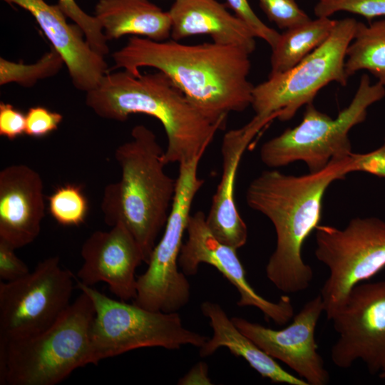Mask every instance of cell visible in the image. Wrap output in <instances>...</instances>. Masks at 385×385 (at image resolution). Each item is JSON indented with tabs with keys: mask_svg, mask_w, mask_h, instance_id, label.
<instances>
[{
	"mask_svg": "<svg viewBox=\"0 0 385 385\" xmlns=\"http://www.w3.org/2000/svg\"><path fill=\"white\" fill-rule=\"evenodd\" d=\"M384 96L385 87L371 83L368 74H362L351 103L336 118L317 110L313 103L307 104L299 124L262 144V162L277 168L303 161L309 173H317L333 160L348 158L352 153L350 130L364 122L369 107Z\"/></svg>",
	"mask_w": 385,
	"mask_h": 385,
	"instance_id": "cell-6",
	"label": "cell"
},
{
	"mask_svg": "<svg viewBox=\"0 0 385 385\" xmlns=\"http://www.w3.org/2000/svg\"><path fill=\"white\" fill-rule=\"evenodd\" d=\"M356 24L353 18L337 20L329 38L297 65L254 86L251 106L255 115L271 121L289 120L302 106L313 103L327 84L345 86L349 79L344 68L346 49Z\"/></svg>",
	"mask_w": 385,
	"mask_h": 385,
	"instance_id": "cell-9",
	"label": "cell"
},
{
	"mask_svg": "<svg viewBox=\"0 0 385 385\" xmlns=\"http://www.w3.org/2000/svg\"><path fill=\"white\" fill-rule=\"evenodd\" d=\"M29 11L62 57L74 87L88 92L97 87L108 73L104 56L88 43L82 29L70 24L58 4L44 0H2Z\"/></svg>",
	"mask_w": 385,
	"mask_h": 385,
	"instance_id": "cell-16",
	"label": "cell"
},
{
	"mask_svg": "<svg viewBox=\"0 0 385 385\" xmlns=\"http://www.w3.org/2000/svg\"><path fill=\"white\" fill-rule=\"evenodd\" d=\"M345 73L370 72L385 87V19L366 25L357 21L353 40L346 49Z\"/></svg>",
	"mask_w": 385,
	"mask_h": 385,
	"instance_id": "cell-23",
	"label": "cell"
},
{
	"mask_svg": "<svg viewBox=\"0 0 385 385\" xmlns=\"http://www.w3.org/2000/svg\"><path fill=\"white\" fill-rule=\"evenodd\" d=\"M168 12L174 41L207 34L214 43L238 47L249 54L256 49L252 30L217 0H175Z\"/></svg>",
	"mask_w": 385,
	"mask_h": 385,
	"instance_id": "cell-19",
	"label": "cell"
},
{
	"mask_svg": "<svg viewBox=\"0 0 385 385\" xmlns=\"http://www.w3.org/2000/svg\"><path fill=\"white\" fill-rule=\"evenodd\" d=\"M315 232L316 258L329 271L320 295L330 320L354 287L385 267V221L356 217L343 229L319 225Z\"/></svg>",
	"mask_w": 385,
	"mask_h": 385,
	"instance_id": "cell-10",
	"label": "cell"
},
{
	"mask_svg": "<svg viewBox=\"0 0 385 385\" xmlns=\"http://www.w3.org/2000/svg\"><path fill=\"white\" fill-rule=\"evenodd\" d=\"M178 384L180 385L212 384L207 364L203 361L197 363L179 379Z\"/></svg>",
	"mask_w": 385,
	"mask_h": 385,
	"instance_id": "cell-34",
	"label": "cell"
},
{
	"mask_svg": "<svg viewBox=\"0 0 385 385\" xmlns=\"http://www.w3.org/2000/svg\"><path fill=\"white\" fill-rule=\"evenodd\" d=\"M202 314L210 319L212 335L200 348V356L206 357L221 347L243 358L262 377L272 383L308 385L299 376L286 371L275 359L241 332L217 303L205 301L200 305Z\"/></svg>",
	"mask_w": 385,
	"mask_h": 385,
	"instance_id": "cell-20",
	"label": "cell"
},
{
	"mask_svg": "<svg viewBox=\"0 0 385 385\" xmlns=\"http://www.w3.org/2000/svg\"><path fill=\"white\" fill-rule=\"evenodd\" d=\"M349 160L350 155L333 160L319 172L299 176L265 170L250 183L247 205L266 216L275 230L276 247L265 271L279 290L294 294L309 287L313 271L302 259V247L319 225L327 189L349 173Z\"/></svg>",
	"mask_w": 385,
	"mask_h": 385,
	"instance_id": "cell-2",
	"label": "cell"
},
{
	"mask_svg": "<svg viewBox=\"0 0 385 385\" xmlns=\"http://www.w3.org/2000/svg\"><path fill=\"white\" fill-rule=\"evenodd\" d=\"M324 312L322 296L304 304L290 324L275 330L244 318H231L245 335L274 359L284 363L308 385H326L330 376L317 351L315 329Z\"/></svg>",
	"mask_w": 385,
	"mask_h": 385,
	"instance_id": "cell-14",
	"label": "cell"
},
{
	"mask_svg": "<svg viewBox=\"0 0 385 385\" xmlns=\"http://www.w3.org/2000/svg\"><path fill=\"white\" fill-rule=\"evenodd\" d=\"M337 20L317 17L280 34L270 57L269 76L285 72L319 47L332 34Z\"/></svg>",
	"mask_w": 385,
	"mask_h": 385,
	"instance_id": "cell-22",
	"label": "cell"
},
{
	"mask_svg": "<svg viewBox=\"0 0 385 385\" xmlns=\"http://www.w3.org/2000/svg\"><path fill=\"white\" fill-rule=\"evenodd\" d=\"M93 302L83 292L46 330L0 344V384L56 385L92 364Z\"/></svg>",
	"mask_w": 385,
	"mask_h": 385,
	"instance_id": "cell-5",
	"label": "cell"
},
{
	"mask_svg": "<svg viewBox=\"0 0 385 385\" xmlns=\"http://www.w3.org/2000/svg\"><path fill=\"white\" fill-rule=\"evenodd\" d=\"M86 103L102 118L125 121L131 114L158 119L167 137L166 164H178L205 153L225 122L205 115L163 72L134 76L126 71L107 73Z\"/></svg>",
	"mask_w": 385,
	"mask_h": 385,
	"instance_id": "cell-3",
	"label": "cell"
},
{
	"mask_svg": "<svg viewBox=\"0 0 385 385\" xmlns=\"http://www.w3.org/2000/svg\"><path fill=\"white\" fill-rule=\"evenodd\" d=\"M76 287L91 299L95 315L91 327L92 364L145 347L200 348L207 337L185 328L178 312L165 313L111 298L76 279Z\"/></svg>",
	"mask_w": 385,
	"mask_h": 385,
	"instance_id": "cell-7",
	"label": "cell"
},
{
	"mask_svg": "<svg viewBox=\"0 0 385 385\" xmlns=\"http://www.w3.org/2000/svg\"><path fill=\"white\" fill-rule=\"evenodd\" d=\"M202 155L179 164L175 192L163 235L153 250L147 270L137 277V294L133 302L139 307L178 312L190 300V283L178 270V258L194 197L205 182L197 175Z\"/></svg>",
	"mask_w": 385,
	"mask_h": 385,
	"instance_id": "cell-8",
	"label": "cell"
},
{
	"mask_svg": "<svg viewBox=\"0 0 385 385\" xmlns=\"http://www.w3.org/2000/svg\"><path fill=\"white\" fill-rule=\"evenodd\" d=\"M76 279L58 256L39 262L33 272L0 282V344L50 327L71 304Z\"/></svg>",
	"mask_w": 385,
	"mask_h": 385,
	"instance_id": "cell-11",
	"label": "cell"
},
{
	"mask_svg": "<svg viewBox=\"0 0 385 385\" xmlns=\"http://www.w3.org/2000/svg\"><path fill=\"white\" fill-rule=\"evenodd\" d=\"M250 55L240 48L214 42L185 45L135 36L112 58L115 68L134 76L145 66L163 72L205 115L226 123L229 113L242 112L251 106Z\"/></svg>",
	"mask_w": 385,
	"mask_h": 385,
	"instance_id": "cell-1",
	"label": "cell"
},
{
	"mask_svg": "<svg viewBox=\"0 0 385 385\" xmlns=\"http://www.w3.org/2000/svg\"><path fill=\"white\" fill-rule=\"evenodd\" d=\"M365 172L378 177L385 178V146L366 153L350 155L349 173Z\"/></svg>",
	"mask_w": 385,
	"mask_h": 385,
	"instance_id": "cell-31",
	"label": "cell"
},
{
	"mask_svg": "<svg viewBox=\"0 0 385 385\" xmlns=\"http://www.w3.org/2000/svg\"><path fill=\"white\" fill-rule=\"evenodd\" d=\"M57 4L66 17L81 27L88 43L95 51L103 56L109 53L108 39L95 16L83 11L75 0H58Z\"/></svg>",
	"mask_w": 385,
	"mask_h": 385,
	"instance_id": "cell-26",
	"label": "cell"
},
{
	"mask_svg": "<svg viewBox=\"0 0 385 385\" xmlns=\"http://www.w3.org/2000/svg\"><path fill=\"white\" fill-rule=\"evenodd\" d=\"M330 320L339 338L331 349L341 369L362 361L369 373L385 366V279L359 283L349 293Z\"/></svg>",
	"mask_w": 385,
	"mask_h": 385,
	"instance_id": "cell-12",
	"label": "cell"
},
{
	"mask_svg": "<svg viewBox=\"0 0 385 385\" xmlns=\"http://www.w3.org/2000/svg\"><path fill=\"white\" fill-rule=\"evenodd\" d=\"M65 64L52 46L36 63L24 64L0 58V85L16 83L24 87H31L39 80L56 75Z\"/></svg>",
	"mask_w": 385,
	"mask_h": 385,
	"instance_id": "cell-24",
	"label": "cell"
},
{
	"mask_svg": "<svg viewBox=\"0 0 385 385\" xmlns=\"http://www.w3.org/2000/svg\"><path fill=\"white\" fill-rule=\"evenodd\" d=\"M383 145H384L385 146V138H384V144H383Z\"/></svg>",
	"mask_w": 385,
	"mask_h": 385,
	"instance_id": "cell-37",
	"label": "cell"
},
{
	"mask_svg": "<svg viewBox=\"0 0 385 385\" xmlns=\"http://www.w3.org/2000/svg\"><path fill=\"white\" fill-rule=\"evenodd\" d=\"M235 15L244 21L255 36L266 41L271 48L276 45L280 34L267 26L254 12L247 0H226Z\"/></svg>",
	"mask_w": 385,
	"mask_h": 385,
	"instance_id": "cell-29",
	"label": "cell"
},
{
	"mask_svg": "<svg viewBox=\"0 0 385 385\" xmlns=\"http://www.w3.org/2000/svg\"><path fill=\"white\" fill-rule=\"evenodd\" d=\"M15 248L0 240V279L11 282L30 272L28 266L15 253Z\"/></svg>",
	"mask_w": 385,
	"mask_h": 385,
	"instance_id": "cell-32",
	"label": "cell"
},
{
	"mask_svg": "<svg viewBox=\"0 0 385 385\" xmlns=\"http://www.w3.org/2000/svg\"><path fill=\"white\" fill-rule=\"evenodd\" d=\"M81 254L83 262L76 274L79 282L88 286L106 282L119 299L135 298V271L145 258L124 225L117 223L108 231L93 232L83 242Z\"/></svg>",
	"mask_w": 385,
	"mask_h": 385,
	"instance_id": "cell-15",
	"label": "cell"
},
{
	"mask_svg": "<svg viewBox=\"0 0 385 385\" xmlns=\"http://www.w3.org/2000/svg\"><path fill=\"white\" fill-rule=\"evenodd\" d=\"M26 114L10 103H0V135L14 140L25 133Z\"/></svg>",
	"mask_w": 385,
	"mask_h": 385,
	"instance_id": "cell-33",
	"label": "cell"
},
{
	"mask_svg": "<svg viewBox=\"0 0 385 385\" xmlns=\"http://www.w3.org/2000/svg\"><path fill=\"white\" fill-rule=\"evenodd\" d=\"M379 376L382 379H385V366L379 373Z\"/></svg>",
	"mask_w": 385,
	"mask_h": 385,
	"instance_id": "cell-35",
	"label": "cell"
},
{
	"mask_svg": "<svg viewBox=\"0 0 385 385\" xmlns=\"http://www.w3.org/2000/svg\"><path fill=\"white\" fill-rule=\"evenodd\" d=\"M43 184L40 175L24 164L0 172V240L15 249L39 235L44 217Z\"/></svg>",
	"mask_w": 385,
	"mask_h": 385,
	"instance_id": "cell-17",
	"label": "cell"
},
{
	"mask_svg": "<svg viewBox=\"0 0 385 385\" xmlns=\"http://www.w3.org/2000/svg\"><path fill=\"white\" fill-rule=\"evenodd\" d=\"M339 11L361 16L369 23L375 18L385 17V0H330L318 1L314 9L317 17H330Z\"/></svg>",
	"mask_w": 385,
	"mask_h": 385,
	"instance_id": "cell-27",
	"label": "cell"
},
{
	"mask_svg": "<svg viewBox=\"0 0 385 385\" xmlns=\"http://www.w3.org/2000/svg\"><path fill=\"white\" fill-rule=\"evenodd\" d=\"M63 120V115L43 106L31 107L26 113L25 133L40 138L56 130Z\"/></svg>",
	"mask_w": 385,
	"mask_h": 385,
	"instance_id": "cell-30",
	"label": "cell"
},
{
	"mask_svg": "<svg viewBox=\"0 0 385 385\" xmlns=\"http://www.w3.org/2000/svg\"><path fill=\"white\" fill-rule=\"evenodd\" d=\"M270 122L256 115L244 126L227 132L222 139V172L206 223L222 243L238 250L247 240V227L235 200V184L241 158L255 137Z\"/></svg>",
	"mask_w": 385,
	"mask_h": 385,
	"instance_id": "cell-18",
	"label": "cell"
},
{
	"mask_svg": "<svg viewBox=\"0 0 385 385\" xmlns=\"http://www.w3.org/2000/svg\"><path fill=\"white\" fill-rule=\"evenodd\" d=\"M164 153L151 130L135 125L131 140L115 150L120 179L106 186L101 202L105 222L124 225L146 264L165 226L176 189V179L165 171Z\"/></svg>",
	"mask_w": 385,
	"mask_h": 385,
	"instance_id": "cell-4",
	"label": "cell"
},
{
	"mask_svg": "<svg viewBox=\"0 0 385 385\" xmlns=\"http://www.w3.org/2000/svg\"><path fill=\"white\" fill-rule=\"evenodd\" d=\"M186 232L188 239L183 243L178 258V265L184 274H196L202 263L212 265L238 291L239 307H255L267 321L271 319L279 325L287 324L293 317L294 307L289 297L283 295L277 302H271L251 287L237 250L222 243L212 234L202 211L190 215Z\"/></svg>",
	"mask_w": 385,
	"mask_h": 385,
	"instance_id": "cell-13",
	"label": "cell"
},
{
	"mask_svg": "<svg viewBox=\"0 0 385 385\" xmlns=\"http://www.w3.org/2000/svg\"><path fill=\"white\" fill-rule=\"evenodd\" d=\"M330 1V0H319V1Z\"/></svg>",
	"mask_w": 385,
	"mask_h": 385,
	"instance_id": "cell-36",
	"label": "cell"
},
{
	"mask_svg": "<svg viewBox=\"0 0 385 385\" xmlns=\"http://www.w3.org/2000/svg\"><path fill=\"white\" fill-rule=\"evenodd\" d=\"M48 201L49 212L58 224L76 226L85 221L88 204L80 186L73 184L59 186L48 197Z\"/></svg>",
	"mask_w": 385,
	"mask_h": 385,
	"instance_id": "cell-25",
	"label": "cell"
},
{
	"mask_svg": "<svg viewBox=\"0 0 385 385\" xmlns=\"http://www.w3.org/2000/svg\"><path fill=\"white\" fill-rule=\"evenodd\" d=\"M94 16L108 40L131 34L163 41L171 34L169 12L148 0H99Z\"/></svg>",
	"mask_w": 385,
	"mask_h": 385,
	"instance_id": "cell-21",
	"label": "cell"
},
{
	"mask_svg": "<svg viewBox=\"0 0 385 385\" xmlns=\"http://www.w3.org/2000/svg\"><path fill=\"white\" fill-rule=\"evenodd\" d=\"M258 1L268 19L280 29H291L311 19L298 6L296 0Z\"/></svg>",
	"mask_w": 385,
	"mask_h": 385,
	"instance_id": "cell-28",
	"label": "cell"
}]
</instances>
